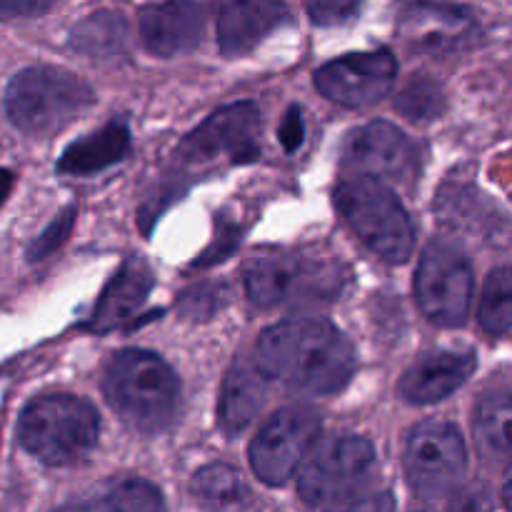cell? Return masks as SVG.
<instances>
[{
    "label": "cell",
    "instance_id": "cell-21",
    "mask_svg": "<svg viewBox=\"0 0 512 512\" xmlns=\"http://www.w3.org/2000/svg\"><path fill=\"white\" fill-rule=\"evenodd\" d=\"M130 150V130L123 123H108L95 133L75 140L60 155L58 170L65 175H90L120 163Z\"/></svg>",
    "mask_w": 512,
    "mask_h": 512
},
{
    "label": "cell",
    "instance_id": "cell-36",
    "mask_svg": "<svg viewBox=\"0 0 512 512\" xmlns=\"http://www.w3.org/2000/svg\"><path fill=\"white\" fill-rule=\"evenodd\" d=\"M10 188H13V173L10 170H0V205L8 198Z\"/></svg>",
    "mask_w": 512,
    "mask_h": 512
},
{
    "label": "cell",
    "instance_id": "cell-28",
    "mask_svg": "<svg viewBox=\"0 0 512 512\" xmlns=\"http://www.w3.org/2000/svg\"><path fill=\"white\" fill-rule=\"evenodd\" d=\"M225 295H228V290H225L223 285H215V283L195 285V288H188L183 295H180L178 308L185 318L208 320L223 308Z\"/></svg>",
    "mask_w": 512,
    "mask_h": 512
},
{
    "label": "cell",
    "instance_id": "cell-30",
    "mask_svg": "<svg viewBox=\"0 0 512 512\" xmlns=\"http://www.w3.org/2000/svg\"><path fill=\"white\" fill-rule=\"evenodd\" d=\"M363 3L365 0H310L308 13L315 25L330 28V25H343L353 20Z\"/></svg>",
    "mask_w": 512,
    "mask_h": 512
},
{
    "label": "cell",
    "instance_id": "cell-13",
    "mask_svg": "<svg viewBox=\"0 0 512 512\" xmlns=\"http://www.w3.org/2000/svg\"><path fill=\"white\" fill-rule=\"evenodd\" d=\"M398 60L390 50L350 53L325 63L315 73V85L333 103L345 108H368L393 90Z\"/></svg>",
    "mask_w": 512,
    "mask_h": 512
},
{
    "label": "cell",
    "instance_id": "cell-2",
    "mask_svg": "<svg viewBox=\"0 0 512 512\" xmlns=\"http://www.w3.org/2000/svg\"><path fill=\"white\" fill-rule=\"evenodd\" d=\"M110 408L140 433H163L180 413V380L160 355L123 350L110 360L103 380Z\"/></svg>",
    "mask_w": 512,
    "mask_h": 512
},
{
    "label": "cell",
    "instance_id": "cell-25",
    "mask_svg": "<svg viewBox=\"0 0 512 512\" xmlns=\"http://www.w3.org/2000/svg\"><path fill=\"white\" fill-rule=\"evenodd\" d=\"M510 390L498 388L485 393L475 405L473 430L478 448L485 458H508L510 453Z\"/></svg>",
    "mask_w": 512,
    "mask_h": 512
},
{
    "label": "cell",
    "instance_id": "cell-9",
    "mask_svg": "<svg viewBox=\"0 0 512 512\" xmlns=\"http://www.w3.org/2000/svg\"><path fill=\"white\" fill-rule=\"evenodd\" d=\"M468 468L465 440L443 420L420 423L405 445V475L420 498L435 500L455 490Z\"/></svg>",
    "mask_w": 512,
    "mask_h": 512
},
{
    "label": "cell",
    "instance_id": "cell-26",
    "mask_svg": "<svg viewBox=\"0 0 512 512\" xmlns=\"http://www.w3.org/2000/svg\"><path fill=\"white\" fill-rule=\"evenodd\" d=\"M395 108L413 123H428L440 118L448 108V93L443 83L428 73H418L403 85L395 98Z\"/></svg>",
    "mask_w": 512,
    "mask_h": 512
},
{
    "label": "cell",
    "instance_id": "cell-34",
    "mask_svg": "<svg viewBox=\"0 0 512 512\" xmlns=\"http://www.w3.org/2000/svg\"><path fill=\"white\" fill-rule=\"evenodd\" d=\"M53 3L55 0H0V18H30L45 13Z\"/></svg>",
    "mask_w": 512,
    "mask_h": 512
},
{
    "label": "cell",
    "instance_id": "cell-31",
    "mask_svg": "<svg viewBox=\"0 0 512 512\" xmlns=\"http://www.w3.org/2000/svg\"><path fill=\"white\" fill-rule=\"evenodd\" d=\"M328 512H395V498L388 490H360Z\"/></svg>",
    "mask_w": 512,
    "mask_h": 512
},
{
    "label": "cell",
    "instance_id": "cell-32",
    "mask_svg": "<svg viewBox=\"0 0 512 512\" xmlns=\"http://www.w3.org/2000/svg\"><path fill=\"white\" fill-rule=\"evenodd\" d=\"M448 512H493V495H490L488 485L473 483L458 490L450 500Z\"/></svg>",
    "mask_w": 512,
    "mask_h": 512
},
{
    "label": "cell",
    "instance_id": "cell-23",
    "mask_svg": "<svg viewBox=\"0 0 512 512\" xmlns=\"http://www.w3.org/2000/svg\"><path fill=\"white\" fill-rule=\"evenodd\" d=\"M55 512H165V500L160 490L145 480H120Z\"/></svg>",
    "mask_w": 512,
    "mask_h": 512
},
{
    "label": "cell",
    "instance_id": "cell-5",
    "mask_svg": "<svg viewBox=\"0 0 512 512\" xmlns=\"http://www.w3.org/2000/svg\"><path fill=\"white\" fill-rule=\"evenodd\" d=\"M335 208L373 253L388 263H405L413 253L415 228L398 195L365 175H348L335 185Z\"/></svg>",
    "mask_w": 512,
    "mask_h": 512
},
{
    "label": "cell",
    "instance_id": "cell-16",
    "mask_svg": "<svg viewBox=\"0 0 512 512\" xmlns=\"http://www.w3.org/2000/svg\"><path fill=\"white\" fill-rule=\"evenodd\" d=\"M283 0H223L218 10V43L228 58L250 53L288 23Z\"/></svg>",
    "mask_w": 512,
    "mask_h": 512
},
{
    "label": "cell",
    "instance_id": "cell-1",
    "mask_svg": "<svg viewBox=\"0 0 512 512\" xmlns=\"http://www.w3.org/2000/svg\"><path fill=\"white\" fill-rule=\"evenodd\" d=\"M255 363L295 393L335 395L353 380L355 348L328 320L293 318L260 335Z\"/></svg>",
    "mask_w": 512,
    "mask_h": 512
},
{
    "label": "cell",
    "instance_id": "cell-20",
    "mask_svg": "<svg viewBox=\"0 0 512 512\" xmlns=\"http://www.w3.org/2000/svg\"><path fill=\"white\" fill-rule=\"evenodd\" d=\"M265 395H268V375L260 370V365L248 358L235 360L225 375L218 405L220 428L228 438L240 435L258 418Z\"/></svg>",
    "mask_w": 512,
    "mask_h": 512
},
{
    "label": "cell",
    "instance_id": "cell-24",
    "mask_svg": "<svg viewBox=\"0 0 512 512\" xmlns=\"http://www.w3.org/2000/svg\"><path fill=\"white\" fill-rule=\"evenodd\" d=\"M190 493L205 512H243L250 503L243 478L228 465H208L198 470L190 483Z\"/></svg>",
    "mask_w": 512,
    "mask_h": 512
},
{
    "label": "cell",
    "instance_id": "cell-35",
    "mask_svg": "<svg viewBox=\"0 0 512 512\" xmlns=\"http://www.w3.org/2000/svg\"><path fill=\"white\" fill-rule=\"evenodd\" d=\"M303 135H305L303 115H300L298 108H290L288 113H285L283 125H280V140H283L285 150H288V153L298 150L300 143H303Z\"/></svg>",
    "mask_w": 512,
    "mask_h": 512
},
{
    "label": "cell",
    "instance_id": "cell-11",
    "mask_svg": "<svg viewBox=\"0 0 512 512\" xmlns=\"http://www.w3.org/2000/svg\"><path fill=\"white\" fill-rule=\"evenodd\" d=\"M320 435V415L295 405L283 408L260 428L250 445V465L255 475L268 485H285Z\"/></svg>",
    "mask_w": 512,
    "mask_h": 512
},
{
    "label": "cell",
    "instance_id": "cell-7",
    "mask_svg": "<svg viewBox=\"0 0 512 512\" xmlns=\"http://www.w3.org/2000/svg\"><path fill=\"white\" fill-rule=\"evenodd\" d=\"M375 448L358 435H338L313 445L300 465L298 493L310 508L333 510L368 485Z\"/></svg>",
    "mask_w": 512,
    "mask_h": 512
},
{
    "label": "cell",
    "instance_id": "cell-15",
    "mask_svg": "<svg viewBox=\"0 0 512 512\" xmlns=\"http://www.w3.org/2000/svg\"><path fill=\"white\" fill-rule=\"evenodd\" d=\"M203 30L205 10L198 0H163L140 13L143 45L160 58L193 50L203 38Z\"/></svg>",
    "mask_w": 512,
    "mask_h": 512
},
{
    "label": "cell",
    "instance_id": "cell-29",
    "mask_svg": "<svg viewBox=\"0 0 512 512\" xmlns=\"http://www.w3.org/2000/svg\"><path fill=\"white\" fill-rule=\"evenodd\" d=\"M73 225H75V208L70 205V208L60 210V213L53 218V223H50L48 228H45L43 233L33 240V243H30V248H28L30 263H38V260L53 255L55 250H58L65 240H68Z\"/></svg>",
    "mask_w": 512,
    "mask_h": 512
},
{
    "label": "cell",
    "instance_id": "cell-18",
    "mask_svg": "<svg viewBox=\"0 0 512 512\" xmlns=\"http://www.w3.org/2000/svg\"><path fill=\"white\" fill-rule=\"evenodd\" d=\"M435 213L445 228L468 238L495 240L508 233V218L503 210L473 185H445L435 203Z\"/></svg>",
    "mask_w": 512,
    "mask_h": 512
},
{
    "label": "cell",
    "instance_id": "cell-6",
    "mask_svg": "<svg viewBox=\"0 0 512 512\" xmlns=\"http://www.w3.org/2000/svg\"><path fill=\"white\" fill-rule=\"evenodd\" d=\"M85 80L53 65H33L13 75L5 90V110L23 133H58L93 105Z\"/></svg>",
    "mask_w": 512,
    "mask_h": 512
},
{
    "label": "cell",
    "instance_id": "cell-27",
    "mask_svg": "<svg viewBox=\"0 0 512 512\" xmlns=\"http://www.w3.org/2000/svg\"><path fill=\"white\" fill-rule=\"evenodd\" d=\"M480 325L488 335L505 338L512 325V275L510 270L495 268L485 283L480 300Z\"/></svg>",
    "mask_w": 512,
    "mask_h": 512
},
{
    "label": "cell",
    "instance_id": "cell-17",
    "mask_svg": "<svg viewBox=\"0 0 512 512\" xmlns=\"http://www.w3.org/2000/svg\"><path fill=\"white\" fill-rule=\"evenodd\" d=\"M478 358L473 350H438L420 358L400 380V395L413 405H433L463 388Z\"/></svg>",
    "mask_w": 512,
    "mask_h": 512
},
{
    "label": "cell",
    "instance_id": "cell-14",
    "mask_svg": "<svg viewBox=\"0 0 512 512\" xmlns=\"http://www.w3.org/2000/svg\"><path fill=\"white\" fill-rule=\"evenodd\" d=\"M410 48L430 55H453L470 48L480 35L475 13L458 5H413L400 20Z\"/></svg>",
    "mask_w": 512,
    "mask_h": 512
},
{
    "label": "cell",
    "instance_id": "cell-22",
    "mask_svg": "<svg viewBox=\"0 0 512 512\" xmlns=\"http://www.w3.org/2000/svg\"><path fill=\"white\" fill-rule=\"evenodd\" d=\"M70 48L95 63H115L128 48V23L113 10H98L70 30Z\"/></svg>",
    "mask_w": 512,
    "mask_h": 512
},
{
    "label": "cell",
    "instance_id": "cell-33",
    "mask_svg": "<svg viewBox=\"0 0 512 512\" xmlns=\"http://www.w3.org/2000/svg\"><path fill=\"white\" fill-rule=\"evenodd\" d=\"M240 243V230L235 228L233 223L225 225V228H218V235H215V243L195 260V268H208V265L220 263L223 258H228Z\"/></svg>",
    "mask_w": 512,
    "mask_h": 512
},
{
    "label": "cell",
    "instance_id": "cell-3",
    "mask_svg": "<svg viewBox=\"0 0 512 512\" xmlns=\"http://www.w3.org/2000/svg\"><path fill=\"white\" fill-rule=\"evenodd\" d=\"M100 420L90 403L75 395H40L18 420V438L30 455L53 468H68L93 453Z\"/></svg>",
    "mask_w": 512,
    "mask_h": 512
},
{
    "label": "cell",
    "instance_id": "cell-4",
    "mask_svg": "<svg viewBox=\"0 0 512 512\" xmlns=\"http://www.w3.org/2000/svg\"><path fill=\"white\" fill-rule=\"evenodd\" d=\"M348 270L335 258L263 255L245 270L250 303L258 308H318L343 293Z\"/></svg>",
    "mask_w": 512,
    "mask_h": 512
},
{
    "label": "cell",
    "instance_id": "cell-12",
    "mask_svg": "<svg viewBox=\"0 0 512 512\" xmlns=\"http://www.w3.org/2000/svg\"><path fill=\"white\" fill-rule=\"evenodd\" d=\"M345 168L380 183L410 185L420 173V153L413 140L385 120L355 128L343 148Z\"/></svg>",
    "mask_w": 512,
    "mask_h": 512
},
{
    "label": "cell",
    "instance_id": "cell-8",
    "mask_svg": "<svg viewBox=\"0 0 512 512\" xmlns=\"http://www.w3.org/2000/svg\"><path fill=\"white\" fill-rule=\"evenodd\" d=\"M473 263L458 245L433 240L420 258L415 275V300L428 320L458 328L468 320L473 303Z\"/></svg>",
    "mask_w": 512,
    "mask_h": 512
},
{
    "label": "cell",
    "instance_id": "cell-19",
    "mask_svg": "<svg viewBox=\"0 0 512 512\" xmlns=\"http://www.w3.org/2000/svg\"><path fill=\"white\" fill-rule=\"evenodd\" d=\"M153 283V270L143 260H125L118 273L110 278L108 288L100 295L98 305H95L93 315H90L88 328L93 333L103 335L108 330L128 325L135 318V313L143 308L145 300H148Z\"/></svg>",
    "mask_w": 512,
    "mask_h": 512
},
{
    "label": "cell",
    "instance_id": "cell-10",
    "mask_svg": "<svg viewBox=\"0 0 512 512\" xmlns=\"http://www.w3.org/2000/svg\"><path fill=\"white\" fill-rule=\"evenodd\" d=\"M260 110L255 103H235L215 110L205 118L178 148V163L183 168L228 160V163H253L260 155Z\"/></svg>",
    "mask_w": 512,
    "mask_h": 512
}]
</instances>
